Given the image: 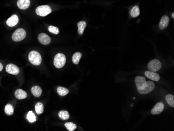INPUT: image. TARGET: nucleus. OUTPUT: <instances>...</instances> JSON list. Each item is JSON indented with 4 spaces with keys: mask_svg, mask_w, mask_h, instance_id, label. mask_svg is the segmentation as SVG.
I'll return each instance as SVG.
<instances>
[{
    "mask_svg": "<svg viewBox=\"0 0 174 131\" xmlns=\"http://www.w3.org/2000/svg\"><path fill=\"white\" fill-rule=\"evenodd\" d=\"M3 69V67L2 64L0 63V72L2 71Z\"/></svg>",
    "mask_w": 174,
    "mask_h": 131,
    "instance_id": "nucleus-27",
    "label": "nucleus"
},
{
    "mask_svg": "<svg viewBox=\"0 0 174 131\" xmlns=\"http://www.w3.org/2000/svg\"><path fill=\"white\" fill-rule=\"evenodd\" d=\"M170 21V19L167 16H163L161 19L159 27L161 30H163L167 27Z\"/></svg>",
    "mask_w": 174,
    "mask_h": 131,
    "instance_id": "nucleus-13",
    "label": "nucleus"
},
{
    "mask_svg": "<svg viewBox=\"0 0 174 131\" xmlns=\"http://www.w3.org/2000/svg\"><path fill=\"white\" fill-rule=\"evenodd\" d=\"M5 112L8 115H12L14 113V108L11 104H7L5 107Z\"/></svg>",
    "mask_w": 174,
    "mask_h": 131,
    "instance_id": "nucleus-18",
    "label": "nucleus"
},
{
    "mask_svg": "<svg viewBox=\"0 0 174 131\" xmlns=\"http://www.w3.org/2000/svg\"><path fill=\"white\" fill-rule=\"evenodd\" d=\"M52 12L51 7L48 5H42L40 6L36 9V13L38 15L42 17H44L50 14Z\"/></svg>",
    "mask_w": 174,
    "mask_h": 131,
    "instance_id": "nucleus-5",
    "label": "nucleus"
},
{
    "mask_svg": "<svg viewBox=\"0 0 174 131\" xmlns=\"http://www.w3.org/2000/svg\"><path fill=\"white\" fill-rule=\"evenodd\" d=\"M135 84L138 92L140 94H149L153 91L155 87V84L152 81L146 82V78L142 76H137L135 78Z\"/></svg>",
    "mask_w": 174,
    "mask_h": 131,
    "instance_id": "nucleus-1",
    "label": "nucleus"
},
{
    "mask_svg": "<svg viewBox=\"0 0 174 131\" xmlns=\"http://www.w3.org/2000/svg\"><path fill=\"white\" fill-rule=\"evenodd\" d=\"M140 10L139 7L138 6H135L133 7L132 10L130 12V15L132 17H137L139 15Z\"/></svg>",
    "mask_w": 174,
    "mask_h": 131,
    "instance_id": "nucleus-22",
    "label": "nucleus"
},
{
    "mask_svg": "<svg viewBox=\"0 0 174 131\" xmlns=\"http://www.w3.org/2000/svg\"><path fill=\"white\" fill-rule=\"evenodd\" d=\"M57 92L58 94L60 96H65L66 94H67L69 92V90L66 88L63 87H58L57 88Z\"/></svg>",
    "mask_w": 174,
    "mask_h": 131,
    "instance_id": "nucleus-20",
    "label": "nucleus"
},
{
    "mask_svg": "<svg viewBox=\"0 0 174 131\" xmlns=\"http://www.w3.org/2000/svg\"><path fill=\"white\" fill-rule=\"evenodd\" d=\"M31 92L34 96L39 97L42 94V89L38 86H35L31 88Z\"/></svg>",
    "mask_w": 174,
    "mask_h": 131,
    "instance_id": "nucleus-15",
    "label": "nucleus"
},
{
    "mask_svg": "<svg viewBox=\"0 0 174 131\" xmlns=\"http://www.w3.org/2000/svg\"><path fill=\"white\" fill-rule=\"evenodd\" d=\"M6 71L12 75H18L19 73V69L16 65L13 64H9L6 67Z\"/></svg>",
    "mask_w": 174,
    "mask_h": 131,
    "instance_id": "nucleus-7",
    "label": "nucleus"
},
{
    "mask_svg": "<svg viewBox=\"0 0 174 131\" xmlns=\"http://www.w3.org/2000/svg\"><path fill=\"white\" fill-rule=\"evenodd\" d=\"M48 30L50 32L55 35H58L60 32L58 28L55 27L54 26H50L48 28Z\"/></svg>",
    "mask_w": 174,
    "mask_h": 131,
    "instance_id": "nucleus-26",
    "label": "nucleus"
},
{
    "mask_svg": "<svg viewBox=\"0 0 174 131\" xmlns=\"http://www.w3.org/2000/svg\"><path fill=\"white\" fill-rule=\"evenodd\" d=\"M35 111L38 115H41L43 112L44 106L41 102H38L35 106Z\"/></svg>",
    "mask_w": 174,
    "mask_h": 131,
    "instance_id": "nucleus-17",
    "label": "nucleus"
},
{
    "mask_svg": "<svg viewBox=\"0 0 174 131\" xmlns=\"http://www.w3.org/2000/svg\"><path fill=\"white\" fill-rule=\"evenodd\" d=\"M30 0H18L17 5L18 7L21 9H26L29 7Z\"/></svg>",
    "mask_w": 174,
    "mask_h": 131,
    "instance_id": "nucleus-12",
    "label": "nucleus"
},
{
    "mask_svg": "<svg viewBox=\"0 0 174 131\" xmlns=\"http://www.w3.org/2000/svg\"><path fill=\"white\" fill-rule=\"evenodd\" d=\"M38 40L42 44L47 45L51 42V38L48 35L44 33H41L38 36Z\"/></svg>",
    "mask_w": 174,
    "mask_h": 131,
    "instance_id": "nucleus-9",
    "label": "nucleus"
},
{
    "mask_svg": "<svg viewBox=\"0 0 174 131\" xmlns=\"http://www.w3.org/2000/svg\"><path fill=\"white\" fill-rule=\"evenodd\" d=\"M66 63V57L62 53H58L54 59V65L58 69L62 68Z\"/></svg>",
    "mask_w": 174,
    "mask_h": 131,
    "instance_id": "nucleus-3",
    "label": "nucleus"
},
{
    "mask_svg": "<svg viewBox=\"0 0 174 131\" xmlns=\"http://www.w3.org/2000/svg\"><path fill=\"white\" fill-rule=\"evenodd\" d=\"M144 74L147 78H149L150 79L153 81L158 82L160 79V76L158 74L156 73V72H152L151 71H147L145 72Z\"/></svg>",
    "mask_w": 174,
    "mask_h": 131,
    "instance_id": "nucleus-10",
    "label": "nucleus"
},
{
    "mask_svg": "<svg viewBox=\"0 0 174 131\" xmlns=\"http://www.w3.org/2000/svg\"><path fill=\"white\" fill-rule=\"evenodd\" d=\"M172 17H173V18H174V13H173V14H172Z\"/></svg>",
    "mask_w": 174,
    "mask_h": 131,
    "instance_id": "nucleus-28",
    "label": "nucleus"
},
{
    "mask_svg": "<svg viewBox=\"0 0 174 131\" xmlns=\"http://www.w3.org/2000/svg\"><path fill=\"white\" fill-rule=\"evenodd\" d=\"M162 67V64L159 60L157 59L152 60L151 61L149 62V64L148 65V67L150 71L152 72L158 71L161 69Z\"/></svg>",
    "mask_w": 174,
    "mask_h": 131,
    "instance_id": "nucleus-6",
    "label": "nucleus"
},
{
    "mask_svg": "<svg viewBox=\"0 0 174 131\" xmlns=\"http://www.w3.org/2000/svg\"><path fill=\"white\" fill-rule=\"evenodd\" d=\"M81 57H82V54L80 52H76L72 56V62L74 63L75 64H78Z\"/></svg>",
    "mask_w": 174,
    "mask_h": 131,
    "instance_id": "nucleus-21",
    "label": "nucleus"
},
{
    "mask_svg": "<svg viewBox=\"0 0 174 131\" xmlns=\"http://www.w3.org/2000/svg\"><path fill=\"white\" fill-rule=\"evenodd\" d=\"M26 32L23 28L17 29L12 35V39L15 42H18L25 38Z\"/></svg>",
    "mask_w": 174,
    "mask_h": 131,
    "instance_id": "nucleus-4",
    "label": "nucleus"
},
{
    "mask_svg": "<svg viewBox=\"0 0 174 131\" xmlns=\"http://www.w3.org/2000/svg\"><path fill=\"white\" fill-rule=\"evenodd\" d=\"M19 19L16 15H13L6 21V24L9 27H14L18 23Z\"/></svg>",
    "mask_w": 174,
    "mask_h": 131,
    "instance_id": "nucleus-11",
    "label": "nucleus"
},
{
    "mask_svg": "<svg viewBox=\"0 0 174 131\" xmlns=\"http://www.w3.org/2000/svg\"><path fill=\"white\" fill-rule=\"evenodd\" d=\"M164 109V105L162 102H158L156 104V106L154 107L151 111V113L154 115H159L162 112Z\"/></svg>",
    "mask_w": 174,
    "mask_h": 131,
    "instance_id": "nucleus-8",
    "label": "nucleus"
},
{
    "mask_svg": "<svg viewBox=\"0 0 174 131\" xmlns=\"http://www.w3.org/2000/svg\"><path fill=\"white\" fill-rule=\"evenodd\" d=\"M166 100L167 101V103L170 106L172 107H174V97L172 94H167L165 97Z\"/></svg>",
    "mask_w": 174,
    "mask_h": 131,
    "instance_id": "nucleus-24",
    "label": "nucleus"
},
{
    "mask_svg": "<svg viewBox=\"0 0 174 131\" xmlns=\"http://www.w3.org/2000/svg\"><path fill=\"white\" fill-rule=\"evenodd\" d=\"M77 26L78 27V34L79 35H82L84 32V30L87 26V23L84 21H79L78 23Z\"/></svg>",
    "mask_w": 174,
    "mask_h": 131,
    "instance_id": "nucleus-16",
    "label": "nucleus"
},
{
    "mask_svg": "<svg viewBox=\"0 0 174 131\" xmlns=\"http://www.w3.org/2000/svg\"><path fill=\"white\" fill-rule=\"evenodd\" d=\"M28 59L32 64L37 66L39 65L42 61L41 56L36 51H32L30 52L28 55Z\"/></svg>",
    "mask_w": 174,
    "mask_h": 131,
    "instance_id": "nucleus-2",
    "label": "nucleus"
},
{
    "mask_svg": "<svg viewBox=\"0 0 174 131\" xmlns=\"http://www.w3.org/2000/svg\"><path fill=\"white\" fill-rule=\"evenodd\" d=\"M15 96L17 99H25L27 97V93L23 90L18 89L16 90V92H15Z\"/></svg>",
    "mask_w": 174,
    "mask_h": 131,
    "instance_id": "nucleus-14",
    "label": "nucleus"
},
{
    "mask_svg": "<svg viewBox=\"0 0 174 131\" xmlns=\"http://www.w3.org/2000/svg\"><path fill=\"white\" fill-rule=\"evenodd\" d=\"M27 119L30 123H33L37 120L36 117L35 116V114L31 111H30L28 113L27 115Z\"/></svg>",
    "mask_w": 174,
    "mask_h": 131,
    "instance_id": "nucleus-23",
    "label": "nucleus"
},
{
    "mask_svg": "<svg viewBox=\"0 0 174 131\" xmlns=\"http://www.w3.org/2000/svg\"><path fill=\"white\" fill-rule=\"evenodd\" d=\"M58 117L62 120H66L69 119L70 115L67 111L62 110L58 112Z\"/></svg>",
    "mask_w": 174,
    "mask_h": 131,
    "instance_id": "nucleus-19",
    "label": "nucleus"
},
{
    "mask_svg": "<svg viewBox=\"0 0 174 131\" xmlns=\"http://www.w3.org/2000/svg\"><path fill=\"white\" fill-rule=\"evenodd\" d=\"M65 127L69 131H74L77 128L76 125L72 122L66 123L65 124Z\"/></svg>",
    "mask_w": 174,
    "mask_h": 131,
    "instance_id": "nucleus-25",
    "label": "nucleus"
}]
</instances>
